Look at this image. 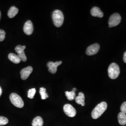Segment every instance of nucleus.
<instances>
[{"mask_svg": "<svg viewBox=\"0 0 126 126\" xmlns=\"http://www.w3.org/2000/svg\"><path fill=\"white\" fill-rule=\"evenodd\" d=\"M26 48L25 46L19 45L16 46L15 48V50L17 52V55L21 59V61L23 62H25L27 60V57L25 54L24 50Z\"/></svg>", "mask_w": 126, "mask_h": 126, "instance_id": "obj_7", "label": "nucleus"}, {"mask_svg": "<svg viewBox=\"0 0 126 126\" xmlns=\"http://www.w3.org/2000/svg\"><path fill=\"white\" fill-rule=\"evenodd\" d=\"M52 19L55 26L61 27L64 20V16L62 12L59 10H55L52 14Z\"/></svg>", "mask_w": 126, "mask_h": 126, "instance_id": "obj_2", "label": "nucleus"}, {"mask_svg": "<svg viewBox=\"0 0 126 126\" xmlns=\"http://www.w3.org/2000/svg\"><path fill=\"white\" fill-rule=\"evenodd\" d=\"M76 91V88H74L73 90L71 92H68V91H66L65 92V95L67 98V99L69 100H72L75 98V92Z\"/></svg>", "mask_w": 126, "mask_h": 126, "instance_id": "obj_18", "label": "nucleus"}, {"mask_svg": "<svg viewBox=\"0 0 126 126\" xmlns=\"http://www.w3.org/2000/svg\"><path fill=\"white\" fill-rule=\"evenodd\" d=\"M33 30L34 28L32 21L30 20L27 21L24 24L23 27V32L27 35H31L33 33Z\"/></svg>", "mask_w": 126, "mask_h": 126, "instance_id": "obj_10", "label": "nucleus"}, {"mask_svg": "<svg viewBox=\"0 0 126 126\" xmlns=\"http://www.w3.org/2000/svg\"><path fill=\"white\" fill-rule=\"evenodd\" d=\"M107 107L108 105L106 102L103 101L99 104L92 111L91 113L92 117L94 119H97L105 112Z\"/></svg>", "mask_w": 126, "mask_h": 126, "instance_id": "obj_1", "label": "nucleus"}, {"mask_svg": "<svg viewBox=\"0 0 126 126\" xmlns=\"http://www.w3.org/2000/svg\"><path fill=\"white\" fill-rule=\"evenodd\" d=\"M118 120L119 124L122 126L126 125V114L124 113H119L118 115Z\"/></svg>", "mask_w": 126, "mask_h": 126, "instance_id": "obj_14", "label": "nucleus"}, {"mask_svg": "<svg viewBox=\"0 0 126 126\" xmlns=\"http://www.w3.org/2000/svg\"><path fill=\"white\" fill-rule=\"evenodd\" d=\"M5 35L6 33L4 31L2 30H0V42H2L4 40Z\"/></svg>", "mask_w": 126, "mask_h": 126, "instance_id": "obj_22", "label": "nucleus"}, {"mask_svg": "<svg viewBox=\"0 0 126 126\" xmlns=\"http://www.w3.org/2000/svg\"><path fill=\"white\" fill-rule=\"evenodd\" d=\"M32 71H33V68L31 66L23 68L20 72L21 79L23 80L27 79L29 78L30 75L32 73Z\"/></svg>", "mask_w": 126, "mask_h": 126, "instance_id": "obj_11", "label": "nucleus"}, {"mask_svg": "<svg viewBox=\"0 0 126 126\" xmlns=\"http://www.w3.org/2000/svg\"><path fill=\"white\" fill-rule=\"evenodd\" d=\"M91 14L94 17L102 18L103 16V13L101 11L99 8L97 7H93L91 10Z\"/></svg>", "mask_w": 126, "mask_h": 126, "instance_id": "obj_12", "label": "nucleus"}, {"mask_svg": "<svg viewBox=\"0 0 126 126\" xmlns=\"http://www.w3.org/2000/svg\"><path fill=\"white\" fill-rule=\"evenodd\" d=\"M62 62L60 61H57L56 62H53L51 61L49 62L47 64V66L49 68V71L52 74L56 73L57 71V67L62 64Z\"/></svg>", "mask_w": 126, "mask_h": 126, "instance_id": "obj_9", "label": "nucleus"}, {"mask_svg": "<svg viewBox=\"0 0 126 126\" xmlns=\"http://www.w3.org/2000/svg\"><path fill=\"white\" fill-rule=\"evenodd\" d=\"M123 61L125 63H126V51L124 53V55H123Z\"/></svg>", "mask_w": 126, "mask_h": 126, "instance_id": "obj_24", "label": "nucleus"}, {"mask_svg": "<svg viewBox=\"0 0 126 126\" xmlns=\"http://www.w3.org/2000/svg\"><path fill=\"white\" fill-rule=\"evenodd\" d=\"M44 122L43 119L40 116L35 117L32 122V126H43Z\"/></svg>", "mask_w": 126, "mask_h": 126, "instance_id": "obj_17", "label": "nucleus"}, {"mask_svg": "<svg viewBox=\"0 0 126 126\" xmlns=\"http://www.w3.org/2000/svg\"><path fill=\"white\" fill-rule=\"evenodd\" d=\"M36 93V90L35 88H32L29 90L28 92V97L31 99H33L34 95Z\"/></svg>", "mask_w": 126, "mask_h": 126, "instance_id": "obj_20", "label": "nucleus"}, {"mask_svg": "<svg viewBox=\"0 0 126 126\" xmlns=\"http://www.w3.org/2000/svg\"><path fill=\"white\" fill-rule=\"evenodd\" d=\"M39 93L41 96V99H45L48 98V94L46 93V89L44 87H41L39 90Z\"/></svg>", "mask_w": 126, "mask_h": 126, "instance_id": "obj_19", "label": "nucleus"}, {"mask_svg": "<svg viewBox=\"0 0 126 126\" xmlns=\"http://www.w3.org/2000/svg\"><path fill=\"white\" fill-rule=\"evenodd\" d=\"M121 16L120 14L118 13H114L112 15L108 21L109 27H112L116 26L120 24L121 21Z\"/></svg>", "mask_w": 126, "mask_h": 126, "instance_id": "obj_5", "label": "nucleus"}, {"mask_svg": "<svg viewBox=\"0 0 126 126\" xmlns=\"http://www.w3.org/2000/svg\"><path fill=\"white\" fill-rule=\"evenodd\" d=\"M121 111L122 113L126 114V102L122 104L121 107Z\"/></svg>", "mask_w": 126, "mask_h": 126, "instance_id": "obj_23", "label": "nucleus"}, {"mask_svg": "<svg viewBox=\"0 0 126 126\" xmlns=\"http://www.w3.org/2000/svg\"><path fill=\"white\" fill-rule=\"evenodd\" d=\"M100 48V46L98 44H94L90 45L87 48L86 50V54L88 56H92L97 54Z\"/></svg>", "mask_w": 126, "mask_h": 126, "instance_id": "obj_8", "label": "nucleus"}, {"mask_svg": "<svg viewBox=\"0 0 126 126\" xmlns=\"http://www.w3.org/2000/svg\"><path fill=\"white\" fill-rule=\"evenodd\" d=\"M10 100L12 104L18 108H22L24 106V102L22 98L16 93H12L9 96Z\"/></svg>", "mask_w": 126, "mask_h": 126, "instance_id": "obj_4", "label": "nucleus"}, {"mask_svg": "<svg viewBox=\"0 0 126 126\" xmlns=\"http://www.w3.org/2000/svg\"><path fill=\"white\" fill-rule=\"evenodd\" d=\"M65 114L70 117H74L76 114V110L70 104H65L63 108Z\"/></svg>", "mask_w": 126, "mask_h": 126, "instance_id": "obj_6", "label": "nucleus"}, {"mask_svg": "<svg viewBox=\"0 0 126 126\" xmlns=\"http://www.w3.org/2000/svg\"><path fill=\"white\" fill-rule=\"evenodd\" d=\"M9 122L8 119L3 116H0V126H4Z\"/></svg>", "mask_w": 126, "mask_h": 126, "instance_id": "obj_21", "label": "nucleus"}, {"mask_svg": "<svg viewBox=\"0 0 126 126\" xmlns=\"http://www.w3.org/2000/svg\"><path fill=\"white\" fill-rule=\"evenodd\" d=\"M120 73V68L117 63H113L110 64L108 69V76L110 79H116L119 76Z\"/></svg>", "mask_w": 126, "mask_h": 126, "instance_id": "obj_3", "label": "nucleus"}, {"mask_svg": "<svg viewBox=\"0 0 126 126\" xmlns=\"http://www.w3.org/2000/svg\"><path fill=\"white\" fill-rule=\"evenodd\" d=\"M8 58L9 60L15 63H19L21 61V59H20L17 55L12 53L9 54Z\"/></svg>", "mask_w": 126, "mask_h": 126, "instance_id": "obj_15", "label": "nucleus"}, {"mask_svg": "<svg viewBox=\"0 0 126 126\" xmlns=\"http://www.w3.org/2000/svg\"><path fill=\"white\" fill-rule=\"evenodd\" d=\"M18 9L15 6H12L9 9L8 12V16L10 18H13L18 13Z\"/></svg>", "mask_w": 126, "mask_h": 126, "instance_id": "obj_16", "label": "nucleus"}, {"mask_svg": "<svg viewBox=\"0 0 126 126\" xmlns=\"http://www.w3.org/2000/svg\"><path fill=\"white\" fill-rule=\"evenodd\" d=\"M1 94H2V89H1V87L0 86V97L1 95Z\"/></svg>", "mask_w": 126, "mask_h": 126, "instance_id": "obj_25", "label": "nucleus"}, {"mask_svg": "<svg viewBox=\"0 0 126 126\" xmlns=\"http://www.w3.org/2000/svg\"><path fill=\"white\" fill-rule=\"evenodd\" d=\"M75 101L76 103L79 105H81L82 106H84L85 103V95L82 92L79 93L78 96L75 98Z\"/></svg>", "mask_w": 126, "mask_h": 126, "instance_id": "obj_13", "label": "nucleus"}, {"mask_svg": "<svg viewBox=\"0 0 126 126\" xmlns=\"http://www.w3.org/2000/svg\"><path fill=\"white\" fill-rule=\"evenodd\" d=\"M1 12L0 11V20L1 19Z\"/></svg>", "mask_w": 126, "mask_h": 126, "instance_id": "obj_26", "label": "nucleus"}]
</instances>
